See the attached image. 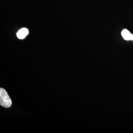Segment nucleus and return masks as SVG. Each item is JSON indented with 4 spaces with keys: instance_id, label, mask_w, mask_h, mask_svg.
I'll use <instances>...</instances> for the list:
<instances>
[{
    "instance_id": "1",
    "label": "nucleus",
    "mask_w": 133,
    "mask_h": 133,
    "mask_svg": "<svg viewBox=\"0 0 133 133\" xmlns=\"http://www.w3.org/2000/svg\"><path fill=\"white\" fill-rule=\"evenodd\" d=\"M12 101L6 91L3 88H0V104L6 108L11 106Z\"/></svg>"
},
{
    "instance_id": "2",
    "label": "nucleus",
    "mask_w": 133,
    "mask_h": 133,
    "mask_svg": "<svg viewBox=\"0 0 133 133\" xmlns=\"http://www.w3.org/2000/svg\"><path fill=\"white\" fill-rule=\"evenodd\" d=\"M29 30L26 28H23L19 30L16 33L17 38L19 39H23L29 35Z\"/></svg>"
},
{
    "instance_id": "3",
    "label": "nucleus",
    "mask_w": 133,
    "mask_h": 133,
    "mask_svg": "<svg viewBox=\"0 0 133 133\" xmlns=\"http://www.w3.org/2000/svg\"><path fill=\"white\" fill-rule=\"evenodd\" d=\"M122 36L125 40L133 41V35L127 29H124L121 33Z\"/></svg>"
}]
</instances>
